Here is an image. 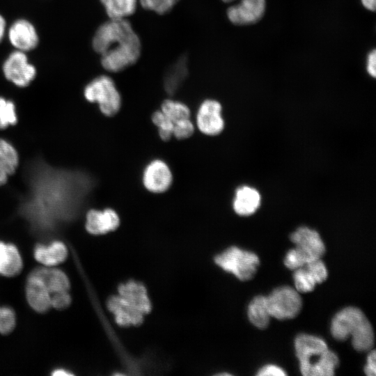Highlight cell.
<instances>
[{"label":"cell","instance_id":"6da1fadb","mask_svg":"<svg viewBox=\"0 0 376 376\" xmlns=\"http://www.w3.org/2000/svg\"><path fill=\"white\" fill-rule=\"evenodd\" d=\"M101 65L109 72H119L134 65L141 54L139 36L127 19H109L96 30L92 40Z\"/></svg>","mask_w":376,"mask_h":376},{"label":"cell","instance_id":"7a4b0ae2","mask_svg":"<svg viewBox=\"0 0 376 376\" xmlns=\"http://www.w3.org/2000/svg\"><path fill=\"white\" fill-rule=\"evenodd\" d=\"M296 356L304 376H331L339 364L335 352L330 350L321 338L300 334L295 339Z\"/></svg>","mask_w":376,"mask_h":376},{"label":"cell","instance_id":"3957f363","mask_svg":"<svg viewBox=\"0 0 376 376\" xmlns=\"http://www.w3.org/2000/svg\"><path fill=\"white\" fill-rule=\"evenodd\" d=\"M331 333L338 340H345L351 336L352 346L357 351L370 350L374 345L371 324L360 309L353 306L346 307L334 315Z\"/></svg>","mask_w":376,"mask_h":376},{"label":"cell","instance_id":"277c9868","mask_svg":"<svg viewBox=\"0 0 376 376\" xmlns=\"http://www.w3.org/2000/svg\"><path fill=\"white\" fill-rule=\"evenodd\" d=\"M290 238L296 246L288 251V258L295 268L321 258L325 253L324 244L320 234L315 230L301 226L290 235Z\"/></svg>","mask_w":376,"mask_h":376},{"label":"cell","instance_id":"5b68a950","mask_svg":"<svg viewBox=\"0 0 376 376\" xmlns=\"http://www.w3.org/2000/svg\"><path fill=\"white\" fill-rule=\"evenodd\" d=\"M85 99L97 103L102 114L111 117L116 115L121 107V96L111 77L100 75L91 81L84 88Z\"/></svg>","mask_w":376,"mask_h":376},{"label":"cell","instance_id":"8992f818","mask_svg":"<svg viewBox=\"0 0 376 376\" xmlns=\"http://www.w3.org/2000/svg\"><path fill=\"white\" fill-rule=\"evenodd\" d=\"M215 263L225 271L233 274L241 281L251 279L260 264L258 256L251 251L231 246L214 258Z\"/></svg>","mask_w":376,"mask_h":376},{"label":"cell","instance_id":"52a82bcc","mask_svg":"<svg viewBox=\"0 0 376 376\" xmlns=\"http://www.w3.org/2000/svg\"><path fill=\"white\" fill-rule=\"evenodd\" d=\"M266 302L270 316L281 320L296 317L302 306L299 292L287 285L274 289L266 297Z\"/></svg>","mask_w":376,"mask_h":376},{"label":"cell","instance_id":"ba28073f","mask_svg":"<svg viewBox=\"0 0 376 376\" xmlns=\"http://www.w3.org/2000/svg\"><path fill=\"white\" fill-rule=\"evenodd\" d=\"M3 72L7 80L19 87L27 86L36 75V68L28 61L25 52H12L3 65Z\"/></svg>","mask_w":376,"mask_h":376},{"label":"cell","instance_id":"9c48e42d","mask_svg":"<svg viewBox=\"0 0 376 376\" xmlns=\"http://www.w3.org/2000/svg\"><path fill=\"white\" fill-rule=\"evenodd\" d=\"M221 110V104L215 100L207 99L203 101L196 117V126L199 131L207 136L220 134L224 127Z\"/></svg>","mask_w":376,"mask_h":376},{"label":"cell","instance_id":"30bf717a","mask_svg":"<svg viewBox=\"0 0 376 376\" xmlns=\"http://www.w3.org/2000/svg\"><path fill=\"white\" fill-rule=\"evenodd\" d=\"M231 3L235 0H221ZM265 10V0H240L235 5L230 6L226 15L229 21L235 25H249L259 21Z\"/></svg>","mask_w":376,"mask_h":376},{"label":"cell","instance_id":"8fae6325","mask_svg":"<svg viewBox=\"0 0 376 376\" xmlns=\"http://www.w3.org/2000/svg\"><path fill=\"white\" fill-rule=\"evenodd\" d=\"M327 276V267L321 258L310 261L294 270L295 289L299 292H311L317 284L324 282Z\"/></svg>","mask_w":376,"mask_h":376},{"label":"cell","instance_id":"7c38bea8","mask_svg":"<svg viewBox=\"0 0 376 376\" xmlns=\"http://www.w3.org/2000/svg\"><path fill=\"white\" fill-rule=\"evenodd\" d=\"M142 181L148 191L163 193L171 187L173 175L168 164L163 160L157 159L151 161L145 168Z\"/></svg>","mask_w":376,"mask_h":376},{"label":"cell","instance_id":"4fadbf2b","mask_svg":"<svg viewBox=\"0 0 376 376\" xmlns=\"http://www.w3.org/2000/svg\"><path fill=\"white\" fill-rule=\"evenodd\" d=\"M8 38L13 46L24 52L36 48L39 41L34 26L24 19L15 21L10 26Z\"/></svg>","mask_w":376,"mask_h":376},{"label":"cell","instance_id":"5bb4252c","mask_svg":"<svg viewBox=\"0 0 376 376\" xmlns=\"http://www.w3.org/2000/svg\"><path fill=\"white\" fill-rule=\"evenodd\" d=\"M119 224L118 214L111 208L104 210L92 209L86 214V228L93 235H102L114 230Z\"/></svg>","mask_w":376,"mask_h":376},{"label":"cell","instance_id":"9a60e30c","mask_svg":"<svg viewBox=\"0 0 376 376\" xmlns=\"http://www.w3.org/2000/svg\"><path fill=\"white\" fill-rule=\"evenodd\" d=\"M118 292L120 297L143 315L150 311V301L142 283L130 281L118 287Z\"/></svg>","mask_w":376,"mask_h":376},{"label":"cell","instance_id":"2e32d148","mask_svg":"<svg viewBox=\"0 0 376 376\" xmlns=\"http://www.w3.org/2000/svg\"><path fill=\"white\" fill-rule=\"evenodd\" d=\"M26 299L33 309L39 313L48 311L51 306V294L40 279L29 275L26 287Z\"/></svg>","mask_w":376,"mask_h":376},{"label":"cell","instance_id":"e0dca14e","mask_svg":"<svg viewBox=\"0 0 376 376\" xmlns=\"http://www.w3.org/2000/svg\"><path fill=\"white\" fill-rule=\"evenodd\" d=\"M109 311L120 326L137 325L142 322L143 315L134 308L119 295L110 297L107 302Z\"/></svg>","mask_w":376,"mask_h":376},{"label":"cell","instance_id":"ac0fdd59","mask_svg":"<svg viewBox=\"0 0 376 376\" xmlns=\"http://www.w3.org/2000/svg\"><path fill=\"white\" fill-rule=\"evenodd\" d=\"M260 200V194L255 188L242 186L235 191L233 201V210L240 216L251 215L259 207Z\"/></svg>","mask_w":376,"mask_h":376},{"label":"cell","instance_id":"d6986e66","mask_svg":"<svg viewBox=\"0 0 376 376\" xmlns=\"http://www.w3.org/2000/svg\"><path fill=\"white\" fill-rule=\"evenodd\" d=\"M67 256V247L60 241H54L49 245L38 244L34 249L36 260L47 267L63 263Z\"/></svg>","mask_w":376,"mask_h":376},{"label":"cell","instance_id":"ffe728a7","mask_svg":"<svg viewBox=\"0 0 376 376\" xmlns=\"http://www.w3.org/2000/svg\"><path fill=\"white\" fill-rule=\"evenodd\" d=\"M22 268V260L17 247L0 241V274L13 276L18 274Z\"/></svg>","mask_w":376,"mask_h":376},{"label":"cell","instance_id":"44dd1931","mask_svg":"<svg viewBox=\"0 0 376 376\" xmlns=\"http://www.w3.org/2000/svg\"><path fill=\"white\" fill-rule=\"evenodd\" d=\"M45 283L50 294L60 291H68L70 281L61 270L49 267H39L31 272Z\"/></svg>","mask_w":376,"mask_h":376},{"label":"cell","instance_id":"7402d4cb","mask_svg":"<svg viewBox=\"0 0 376 376\" xmlns=\"http://www.w3.org/2000/svg\"><path fill=\"white\" fill-rule=\"evenodd\" d=\"M188 75L187 59L185 56L173 63L165 74L164 86L169 95H174L180 88Z\"/></svg>","mask_w":376,"mask_h":376},{"label":"cell","instance_id":"603a6c76","mask_svg":"<svg viewBox=\"0 0 376 376\" xmlns=\"http://www.w3.org/2000/svg\"><path fill=\"white\" fill-rule=\"evenodd\" d=\"M109 19H127L139 4L138 0H100Z\"/></svg>","mask_w":376,"mask_h":376},{"label":"cell","instance_id":"cb8c5ba5","mask_svg":"<svg viewBox=\"0 0 376 376\" xmlns=\"http://www.w3.org/2000/svg\"><path fill=\"white\" fill-rule=\"evenodd\" d=\"M270 317L266 297L258 295L253 297L248 306V318L250 322L259 329H265L269 323Z\"/></svg>","mask_w":376,"mask_h":376},{"label":"cell","instance_id":"d4e9b609","mask_svg":"<svg viewBox=\"0 0 376 376\" xmlns=\"http://www.w3.org/2000/svg\"><path fill=\"white\" fill-rule=\"evenodd\" d=\"M160 110L173 123L190 118V109L183 102L172 99L165 100Z\"/></svg>","mask_w":376,"mask_h":376},{"label":"cell","instance_id":"484cf974","mask_svg":"<svg viewBox=\"0 0 376 376\" xmlns=\"http://www.w3.org/2000/svg\"><path fill=\"white\" fill-rule=\"evenodd\" d=\"M19 160V155L15 147L6 140L0 138V164L9 175L15 173Z\"/></svg>","mask_w":376,"mask_h":376},{"label":"cell","instance_id":"4316f807","mask_svg":"<svg viewBox=\"0 0 376 376\" xmlns=\"http://www.w3.org/2000/svg\"><path fill=\"white\" fill-rule=\"evenodd\" d=\"M17 123L15 106L13 102L0 97V130Z\"/></svg>","mask_w":376,"mask_h":376},{"label":"cell","instance_id":"83f0119b","mask_svg":"<svg viewBox=\"0 0 376 376\" xmlns=\"http://www.w3.org/2000/svg\"><path fill=\"white\" fill-rule=\"evenodd\" d=\"M151 120L157 127L161 139L164 141L170 140L173 136V123L161 110L154 112Z\"/></svg>","mask_w":376,"mask_h":376},{"label":"cell","instance_id":"f1b7e54d","mask_svg":"<svg viewBox=\"0 0 376 376\" xmlns=\"http://www.w3.org/2000/svg\"><path fill=\"white\" fill-rule=\"evenodd\" d=\"M146 10L158 15L169 13L180 0H138Z\"/></svg>","mask_w":376,"mask_h":376},{"label":"cell","instance_id":"f546056e","mask_svg":"<svg viewBox=\"0 0 376 376\" xmlns=\"http://www.w3.org/2000/svg\"><path fill=\"white\" fill-rule=\"evenodd\" d=\"M15 326V315L9 307H0V333L8 334Z\"/></svg>","mask_w":376,"mask_h":376},{"label":"cell","instance_id":"4dcf8cb0","mask_svg":"<svg viewBox=\"0 0 376 376\" xmlns=\"http://www.w3.org/2000/svg\"><path fill=\"white\" fill-rule=\"evenodd\" d=\"M194 132V125L191 119H186L176 123L173 130V136L178 139L190 137Z\"/></svg>","mask_w":376,"mask_h":376},{"label":"cell","instance_id":"1f68e13d","mask_svg":"<svg viewBox=\"0 0 376 376\" xmlns=\"http://www.w3.org/2000/svg\"><path fill=\"white\" fill-rule=\"evenodd\" d=\"M71 302V297L68 291H60L51 294V306L56 309H64Z\"/></svg>","mask_w":376,"mask_h":376},{"label":"cell","instance_id":"d6a6232c","mask_svg":"<svg viewBox=\"0 0 376 376\" xmlns=\"http://www.w3.org/2000/svg\"><path fill=\"white\" fill-rule=\"evenodd\" d=\"M258 376H284L286 375L285 371L280 367L273 365L268 364L262 367L258 370Z\"/></svg>","mask_w":376,"mask_h":376},{"label":"cell","instance_id":"836d02e7","mask_svg":"<svg viewBox=\"0 0 376 376\" xmlns=\"http://www.w3.org/2000/svg\"><path fill=\"white\" fill-rule=\"evenodd\" d=\"M376 354L373 350L367 357V363L364 367V372L368 376H375L376 374Z\"/></svg>","mask_w":376,"mask_h":376},{"label":"cell","instance_id":"e575fe53","mask_svg":"<svg viewBox=\"0 0 376 376\" xmlns=\"http://www.w3.org/2000/svg\"><path fill=\"white\" fill-rule=\"evenodd\" d=\"M366 70L368 74L373 77L376 76V51L372 50L368 55Z\"/></svg>","mask_w":376,"mask_h":376},{"label":"cell","instance_id":"d590c367","mask_svg":"<svg viewBox=\"0 0 376 376\" xmlns=\"http://www.w3.org/2000/svg\"><path fill=\"white\" fill-rule=\"evenodd\" d=\"M9 175L4 169V167L0 164V186L5 185L8 180Z\"/></svg>","mask_w":376,"mask_h":376},{"label":"cell","instance_id":"8d00e7d4","mask_svg":"<svg viewBox=\"0 0 376 376\" xmlns=\"http://www.w3.org/2000/svg\"><path fill=\"white\" fill-rule=\"evenodd\" d=\"M363 6L370 11L375 10V0H361Z\"/></svg>","mask_w":376,"mask_h":376},{"label":"cell","instance_id":"74e56055","mask_svg":"<svg viewBox=\"0 0 376 376\" xmlns=\"http://www.w3.org/2000/svg\"><path fill=\"white\" fill-rule=\"evenodd\" d=\"M6 21L5 19L0 15V42H1L6 31Z\"/></svg>","mask_w":376,"mask_h":376},{"label":"cell","instance_id":"f35d334b","mask_svg":"<svg viewBox=\"0 0 376 376\" xmlns=\"http://www.w3.org/2000/svg\"><path fill=\"white\" fill-rule=\"evenodd\" d=\"M52 375H54V376H69V375H72V374L65 370H63V369H57V370H55L53 373H52Z\"/></svg>","mask_w":376,"mask_h":376}]
</instances>
